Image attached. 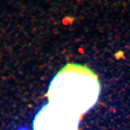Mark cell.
Wrapping results in <instances>:
<instances>
[{
	"instance_id": "7a4b0ae2",
	"label": "cell",
	"mask_w": 130,
	"mask_h": 130,
	"mask_svg": "<svg viewBox=\"0 0 130 130\" xmlns=\"http://www.w3.org/2000/svg\"><path fill=\"white\" fill-rule=\"evenodd\" d=\"M81 119L48 102L36 115L33 130H79Z\"/></svg>"
},
{
	"instance_id": "6da1fadb",
	"label": "cell",
	"mask_w": 130,
	"mask_h": 130,
	"mask_svg": "<svg viewBox=\"0 0 130 130\" xmlns=\"http://www.w3.org/2000/svg\"><path fill=\"white\" fill-rule=\"evenodd\" d=\"M101 86L97 75L83 65L68 63L52 79L49 103L82 117L96 104Z\"/></svg>"
}]
</instances>
